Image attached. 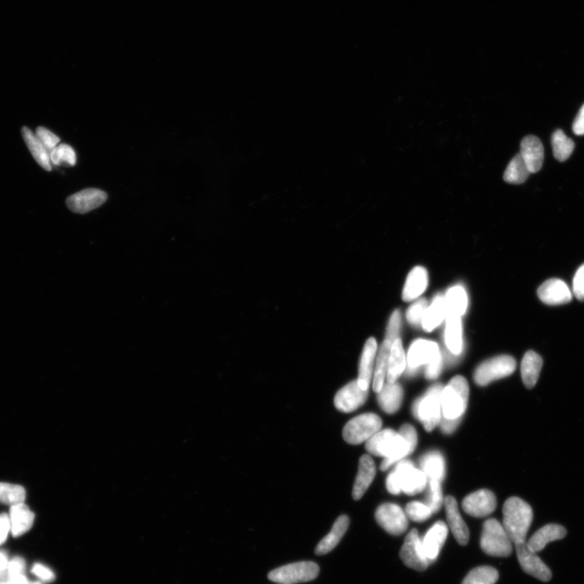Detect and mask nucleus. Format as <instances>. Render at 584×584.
<instances>
[{
    "mask_svg": "<svg viewBox=\"0 0 584 584\" xmlns=\"http://www.w3.org/2000/svg\"><path fill=\"white\" fill-rule=\"evenodd\" d=\"M407 359L401 339H397L391 345L389 366L387 374V382L395 383L405 370Z\"/></svg>",
    "mask_w": 584,
    "mask_h": 584,
    "instance_id": "obj_30",
    "label": "nucleus"
},
{
    "mask_svg": "<svg viewBox=\"0 0 584 584\" xmlns=\"http://www.w3.org/2000/svg\"><path fill=\"white\" fill-rule=\"evenodd\" d=\"M349 524L350 520L347 515L340 516L334 524L331 532L317 544L315 553L321 556L331 552L341 541L348 529Z\"/></svg>",
    "mask_w": 584,
    "mask_h": 584,
    "instance_id": "obj_27",
    "label": "nucleus"
},
{
    "mask_svg": "<svg viewBox=\"0 0 584 584\" xmlns=\"http://www.w3.org/2000/svg\"><path fill=\"white\" fill-rule=\"evenodd\" d=\"M519 155L531 174L540 171L543 166L544 151L541 140L536 136H527L522 140Z\"/></svg>",
    "mask_w": 584,
    "mask_h": 584,
    "instance_id": "obj_18",
    "label": "nucleus"
},
{
    "mask_svg": "<svg viewBox=\"0 0 584 584\" xmlns=\"http://www.w3.org/2000/svg\"><path fill=\"white\" fill-rule=\"evenodd\" d=\"M512 544L504 527L497 519L485 522L480 547L486 554L492 557H508L512 553Z\"/></svg>",
    "mask_w": 584,
    "mask_h": 584,
    "instance_id": "obj_6",
    "label": "nucleus"
},
{
    "mask_svg": "<svg viewBox=\"0 0 584 584\" xmlns=\"http://www.w3.org/2000/svg\"><path fill=\"white\" fill-rule=\"evenodd\" d=\"M498 572L492 566H480L468 573L462 584H495Z\"/></svg>",
    "mask_w": 584,
    "mask_h": 584,
    "instance_id": "obj_38",
    "label": "nucleus"
},
{
    "mask_svg": "<svg viewBox=\"0 0 584 584\" xmlns=\"http://www.w3.org/2000/svg\"><path fill=\"white\" fill-rule=\"evenodd\" d=\"M428 286V273L422 266H417L408 275L402 291V299L406 302L421 297Z\"/></svg>",
    "mask_w": 584,
    "mask_h": 584,
    "instance_id": "obj_24",
    "label": "nucleus"
},
{
    "mask_svg": "<svg viewBox=\"0 0 584 584\" xmlns=\"http://www.w3.org/2000/svg\"><path fill=\"white\" fill-rule=\"evenodd\" d=\"M22 137L35 158L38 165H40L48 172L52 171V162H50V152L46 149L40 141L37 138L35 133H33L29 128L23 127L21 129Z\"/></svg>",
    "mask_w": 584,
    "mask_h": 584,
    "instance_id": "obj_28",
    "label": "nucleus"
},
{
    "mask_svg": "<svg viewBox=\"0 0 584 584\" xmlns=\"http://www.w3.org/2000/svg\"><path fill=\"white\" fill-rule=\"evenodd\" d=\"M465 512L476 518H483L495 512L497 499L495 493L480 490L465 497L462 504Z\"/></svg>",
    "mask_w": 584,
    "mask_h": 584,
    "instance_id": "obj_14",
    "label": "nucleus"
},
{
    "mask_svg": "<svg viewBox=\"0 0 584 584\" xmlns=\"http://www.w3.org/2000/svg\"><path fill=\"white\" fill-rule=\"evenodd\" d=\"M429 307L426 299H421L414 303L407 311V319L412 325H421L425 311Z\"/></svg>",
    "mask_w": 584,
    "mask_h": 584,
    "instance_id": "obj_43",
    "label": "nucleus"
},
{
    "mask_svg": "<svg viewBox=\"0 0 584 584\" xmlns=\"http://www.w3.org/2000/svg\"><path fill=\"white\" fill-rule=\"evenodd\" d=\"M9 575L7 570L0 571V583L9 582Z\"/></svg>",
    "mask_w": 584,
    "mask_h": 584,
    "instance_id": "obj_54",
    "label": "nucleus"
},
{
    "mask_svg": "<svg viewBox=\"0 0 584 584\" xmlns=\"http://www.w3.org/2000/svg\"><path fill=\"white\" fill-rule=\"evenodd\" d=\"M445 507L448 524L453 536L461 546H466L469 541V530L458 512L456 498L451 496L446 497Z\"/></svg>",
    "mask_w": 584,
    "mask_h": 584,
    "instance_id": "obj_21",
    "label": "nucleus"
},
{
    "mask_svg": "<svg viewBox=\"0 0 584 584\" xmlns=\"http://www.w3.org/2000/svg\"><path fill=\"white\" fill-rule=\"evenodd\" d=\"M566 536V530L563 526L554 524H547L539 529L531 537L529 542H527V547L533 552H540L549 542L561 540Z\"/></svg>",
    "mask_w": 584,
    "mask_h": 584,
    "instance_id": "obj_25",
    "label": "nucleus"
},
{
    "mask_svg": "<svg viewBox=\"0 0 584 584\" xmlns=\"http://www.w3.org/2000/svg\"><path fill=\"white\" fill-rule=\"evenodd\" d=\"M422 472L429 480L441 482L445 475V461L441 453L433 451L426 453L421 459Z\"/></svg>",
    "mask_w": 584,
    "mask_h": 584,
    "instance_id": "obj_33",
    "label": "nucleus"
},
{
    "mask_svg": "<svg viewBox=\"0 0 584 584\" xmlns=\"http://www.w3.org/2000/svg\"><path fill=\"white\" fill-rule=\"evenodd\" d=\"M542 365L543 360L535 351H529L524 355L521 364V375L527 389L535 387L540 377Z\"/></svg>",
    "mask_w": 584,
    "mask_h": 584,
    "instance_id": "obj_29",
    "label": "nucleus"
},
{
    "mask_svg": "<svg viewBox=\"0 0 584 584\" xmlns=\"http://www.w3.org/2000/svg\"><path fill=\"white\" fill-rule=\"evenodd\" d=\"M35 134L39 141H41L50 153L52 152L56 146L60 145V139L59 137L46 128H37Z\"/></svg>",
    "mask_w": 584,
    "mask_h": 584,
    "instance_id": "obj_45",
    "label": "nucleus"
},
{
    "mask_svg": "<svg viewBox=\"0 0 584 584\" xmlns=\"http://www.w3.org/2000/svg\"><path fill=\"white\" fill-rule=\"evenodd\" d=\"M32 572L33 575L45 583H52L55 580L54 572L43 564L36 563L33 565Z\"/></svg>",
    "mask_w": 584,
    "mask_h": 584,
    "instance_id": "obj_47",
    "label": "nucleus"
},
{
    "mask_svg": "<svg viewBox=\"0 0 584 584\" xmlns=\"http://www.w3.org/2000/svg\"><path fill=\"white\" fill-rule=\"evenodd\" d=\"M573 293L578 300L584 302V264L578 268L573 280Z\"/></svg>",
    "mask_w": 584,
    "mask_h": 584,
    "instance_id": "obj_46",
    "label": "nucleus"
},
{
    "mask_svg": "<svg viewBox=\"0 0 584 584\" xmlns=\"http://www.w3.org/2000/svg\"><path fill=\"white\" fill-rule=\"evenodd\" d=\"M50 162L55 166H75L77 155L75 150L67 144H60L50 153Z\"/></svg>",
    "mask_w": 584,
    "mask_h": 584,
    "instance_id": "obj_39",
    "label": "nucleus"
},
{
    "mask_svg": "<svg viewBox=\"0 0 584 584\" xmlns=\"http://www.w3.org/2000/svg\"><path fill=\"white\" fill-rule=\"evenodd\" d=\"M503 527L513 543L526 541L533 519L531 507L521 498L510 497L503 506Z\"/></svg>",
    "mask_w": 584,
    "mask_h": 584,
    "instance_id": "obj_2",
    "label": "nucleus"
},
{
    "mask_svg": "<svg viewBox=\"0 0 584 584\" xmlns=\"http://www.w3.org/2000/svg\"><path fill=\"white\" fill-rule=\"evenodd\" d=\"M319 566L313 561H299L279 567L269 573L270 581L280 584H297L314 580L319 575Z\"/></svg>",
    "mask_w": 584,
    "mask_h": 584,
    "instance_id": "obj_9",
    "label": "nucleus"
},
{
    "mask_svg": "<svg viewBox=\"0 0 584 584\" xmlns=\"http://www.w3.org/2000/svg\"><path fill=\"white\" fill-rule=\"evenodd\" d=\"M446 317H461L468 307L467 293L461 287H453L447 292L445 297Z\"/></svg>",
    "mask_w": 584,
    "mask_h": 584,
    "instance_id": "obj_34",
    "label": "nucleus"
},
{
    "mask_svg": "<svg viewBox=\"0 0 584 584\" xmlns=\"http://www.w3.org/2000/svg\"><path fill=\"white\" fill-rule=\"evenodd\" d=\"M391 345L392 344L385 339L378 353L373 382V391L377 394L382 390L385 384V378L387 377Z\"/></svg>",
    "mask_w": 584,
    "mask_h": 584,
    "instance_id": "obj_32",
    "label": "nucleus"
},
{
    "mask_svg": "<svg viewBox=\"0 0 584 584\" xmlns=\"http://www.w3.org/2000/svg\"><path fill=\"white\" fill-rule=\"evenodd\" d=\"M26 569V561L23 558L16 557L9 561L7 571L9 572V578L16 575L24 574Z\"/></svg>",
    "mask_w": 584,
    "mask_h": 584,
    "instance_id": "obj_48",
    "label": "nucleus"
},
{
    "mask_svg": "<svg viewBox=\"0 0 584 584\" xmlns=\"http://www.w3.org/2000/svg\"><path fill=\"white\" fill-rule=\"evenodd\" d=\"M446 343L453 354H461L463 348V327L461 317H446Z\"/></svg>",
    "mask_w": 584,
    "mask_h": 584,
    "instance_id": "obj_35",
    "label": "nucleus"
},
{
    "mask_svg": "<svg viewBox=\"0 0 584 584\" xmlns=\"http://www.w3.org/2000/svg\"><path fill=\"white\" fill-rule=\"evenodd\" d=\"M9 563L8 556L3 552H0V571L7 570Z\"/></svg>",
    "mask_w": 584,
    "mask_h": 584,
    "instance_id": "obj_53",
    "label": "nucleus"
},
{
    "mask_svg": "<svg viewBox=\"0 0 584 584\" xmlns=\"http://www.w3.org/2000/svg\"><path fill=\"white\" fill-rule=\"evenodd\" d=\"M400 558L407 567L419 571L426 570L430 565L425 557L422 539L417 529H412L406 536L400 550Z\"/></svg>",
    "mask_w": 584,
    "mask_h": 584,
    "instance_id": "obj_12",
    "label": "nucleus"
},
{
    "mask_svg": "<svg viewBox=\"0 0 584 584\" xmlns=\"http://www.w3.org/2000/svg\"><path fill=\"white\" fill-rule=\"evenodd\" d=\"M375 517L378 524L391 535L400 536L407 530V515L398 505H381L377 509Z\"/></svg>",
    "mask_w": 584,
    "mask_h": 584,
    "instance_id": "obj_10",
    "label": "nucleus"
},
{
    "mask_svg": "<svg viewBox=\"0 0 584 584\" xmlns=\"http://www.w3.org/2000/svg\"><path fill=\"white\" fill-rule=\"evenodd\" d=\"M538 297L549 305H561L569 303L573 294L566 283L558 279L549 280L538 289Z\"/></svg>",
    "mask_w": 584,
    "mask_h": 584,
    "instance_id": "obj_16",
    "label": "nucleus"
},
{
    "mask_svg": "<svg viewBox=\"0 0 584 584\" xmlns=\"http://www.w3.org/2000/svg\"><path fill=\"white\" fill-rule=\"evenodd\" d=\"M376 465L370 456L364 455L360 458L358 473H357L353 490L354 500L358 501L365 495L368 487L376 475Z\"/></svg>",
    "mask_w": 584,
    "mask_h": 584,
    "instance_id": "obj_22",
    "label": "nucleus"
},
{
    "mask_svg": "<svg viewBox=\"0 0 584 584\" xmlns=\"http://www.w3.org/2000/svg\"><path fill=\"white\" fill-rule=\"evenodd\" d=\"M573 132L577 136L584 135V104L573 123Z\"/></svg>",
    "mask_w": 584,
    "mask_h": 584,
    "instance_id": "obj_51",
    "label": "nucleus"
},
{
    "mask_svg": "<svg viewBox=\"0 0 584 584\" xmlns=\"http://www.w3.org/2000/svg\"><path fill=\"white\" fill-rule=\"evenodd\" d=\"M31 584H43V583L41 582H39V581H35V582L31 583Z\"/></svg>",
    "mask_w": 584,
    "mask_h": 584,
    "instance_id": "obj_55",
    "label": "nucleus"
},
{
    "mask_svg": "<svg viewBox=\"0 0 584 584\" xmlns=\"http://www.w3.org/2000/svg\"><path fill=\"white\" fill-rule=\"evenodd\" d=\"M11 531V521L7 514H0V546L7 540Z\"/></svg>",
    "mask_w": 584,
    "mask_h": 584,
    "instance_id": "obj_50",
    "label": "nucleus"
},
{
    "mask_svg": "<svg viewBox=\"0 0 584 584\" xmlns=\"http://www.w3.org/2000/svg\"><path fill=\"white\" fill-rule=\"evenodd\" d=\"M368 397V390H362L356 380L338 391L334 404L338 411L350 413L364 405Z\"/></svg>",
    "mask_w": 584,
    "mask_h": 584,
    "instance_id": "obj_13",
    "label": "nucleus"
},
{
    "mask_svg": "<svg viewBox=\"0 0 584 584\" xmlns=\"http://www.w3.org/2000/svg\"><path fill=\"white\" fill-rule=\"evenodd\" d=\"M469 385L463 376L452 378L441 392L442 415L448 419L463 417L467 409Z\"/></svg>",
    "mask_w": 584,
    "mask_h": 584,
    "instance_id": "obj_4",
    "label": "nucleus"
},
{
    "mask_svg": "<svg viewBox=\"0 0 584 584\" xmlns=\"http://www.w3.org/2000/svg\"><path fill=\"white\" fill-rule=\"evenodd\" d=\"M441 357L438 344L428 340L418 339L408 351L407 361L411 368H417L423 365H427Z\"/></svg>",
    "mask_w": 584,
    "mask_h": 584,
    "instance_id": "obj_17",
    "label": "nucleus"
},
{
    "mask_svg": "<svg viewBox=\"0 0 584 584\" xmlns=\"http://www.w3.org/2000/svg\"><path fill=\"white\" fill-rule=\"evenodd\" d=\"M9 583V584H31L24 574L11 577Z\"/></svg>",
    "mask_w": 584,
    "mask_h": 584,
    "instance_id": "obj_52",
    "label": "nucleus"
},
{
    "mask_svg": "<svg viewBox=\"0 0 584 584\" xmlns=\"http://www.w3.org/2000/svg\"><path fill=\"white\" fill-rule=\"evenodd\" d=\"M106 199L105 192L98 189H87L67 197V206L72 212L87 214L104 205Z\"/></svg>",
    "mask_w": 584,
    "mask_h": 584,
    "instance_id": "obj_15",
    "label": "nucleus"
},
{
    "mask_svg": "<svg viewBox=\"0 0 584 584\" xmlns=\"http://www.w3.org/2000/svg\"><path fill=\"white\" fill-rule=\"evenodd\" d=\"M406 514L410 519L415 522L426 521L433 514L431 509L424 503L412 502L407 505Z\"/></svg>",
    "mask_w": 584,
    "mask_h": 584,
    "instance_id": "obj_42",
    "label": "nucleus"
},
{
    "mask_svg": "<svg viewBox=\"0 0 584 584\" xmlns=\"http://www.w3.org/2000/svg\"><path fill=\"white\" fill-rule=\"evenodd\" d=\"M516 553L519 563L527 574L537 578L542 582L551 580L552 573L542 560L538 557L536 553L531 551L527 547L526 541L515 543Z\"/></svg>",
    "mask_w": 584,
    "mask_h": 584,
    "instance_id": "obj_11",
    "label": "nucleus"
},
{
    "mask_svg": "<svg viewBox=\"0 0 584 584\" xmlns=\"http://www.w3.org/2000/svg\"><path fill=\"white\" fill-rule=\"evenodd\" d=\"M443 388L441 384L434 385L426 393L414 402L412 406L414 417L422 422L427 432H431L440 424L441 419V397Z\"/></svg>",
    "mask_w": 584,
    "mask_h": 584,
    "instance_id": "obj_5",
    "label": "nucleus"
},
{
    "mask_svg": "<svg viewBox=\"0 0 584 584\" xmlns=\"http://www.w3.org/2000/svg\"><path fill=\"white\" fill-rule=\"evenodd\" d=\"M442 502H443V498H442L441 482L429 480L424 504L426 505L433 514H435L439 512Z\"/></svg>",
    "mask_w": 584,
    "mask_h": 584,
    "instance_id": "obj_41",
    "label": "nucleus"
},
{
    "mask_svg": "<svg viewBox=\"0 0 584 584\" xmlns=\"http://www.w3.org/2000/svg\"><path fill=\"white\" fill-rule=\"evenodd\" d=\"M11 532L14 537H19L29 531L35 521V514L24 503L11 506Z\"/></svg>",
    "mask_w": 584,
    "mask_h": 584,
    "instance_id": "obj_23",
    "label": "nucleus"
},
{
    "mask_svg": "<svg viewBox=\"0 0 584 584\" xmlns=\"http://www.w3.org/2000/svg\"><path fill=\"white\" fill-rule=\"evenodd\" d=\"M365 449L370 455L384 457L381 470H387L391 465L410 456L416 448L408 444L400 433L387 429L380 430L370 440H368Z\"/></svg>",
    "mask_w": 584,
    "mask_h": 584,
    "instance_id": "obj_1",
    "label": "nucleus"
},
{
    "mask_svg": "<svg viewBox=\"0 0 584 584\" xmlns=\"http://www.w3.org/2000/svg\"><path fill=\"white\" fill-rule=\"evenodd\" d=\"M427 476L417 469L410 461H401L387 478V487L390 492H404L413 496L424 490L427 486Z\"/></svg>",
    "mask_w": 584,
    "mask_h": 584,
    "instance_id": "obj_3",
    "label": "nucleus"
},
{
    "mask_svg": "<svg viewBox=\"0 0 584 584\" xmlns=\"http://www.w3.org/2000/svg\"><path fill=\"white\" fill-rule=\"evenodd\" d=\"M378 351V343L374 338L367 340L360 356L359 374L357 382L359 387L364 390H368L373 377L374 360Z\"/></svg>",
    "mask_w": 584,
    "mask_h": 584,
    "instance_id": "obj_20",
    "label": "nucleus"
},
{
    "mask_svg": "<svg viewBox=\"0 0 584 584\" xmlns=\"http://www.w3.org/2000/svg\"><path fill=\"white\" fill-rule=\"evenodd\" d=\"M552 145L554 157L559 162L568 160L575 149L574 141L567 137L561 129L556 130L553 133Z\"/></svg>",
    "mask_w": 584,
    "mask_h": 584,
    "instance_id": "obj_37",
    "label": "nucleus"
},
{
    "mask_svg": "<svg viewBox=\"0 0 584 584\" xmlns=\"http://www.w3.org/2000/svg\"><path fill=\"white\" fill-rule=\"evenodd\" d=\"M382 426V419L376 414H362L346 424L343 431V439L348 444L359 445L370 440Z\"/></svg>",
    "mask_w": 584,
    "mask_h": 584,
    "instance_id": "obj_7",
    "label": "nucleus"
},
{
    "mask_svg": "<svg viewBox=\"0 0 584 584\" xmlns=\"http://www.w3.org/2000/svg\"><path fill=\"white\" fill-rule=\"evenodd\" d=\"M402 400H404V390L400 384L396 382L384 384L382 390L378 393L380 407L390 415L400 410Z\"/></svg>",
    "mask_w": 584,
    "mask_h": 584,
    "instance_id": "obj_26",
    "label": "nucleus"
},
{
    "mask_svg": "<svg viewBox=\"0 0 584 584\" xmlns=\"http://www.w3.org/2000/svg\"><path fill=\"white\" fill-rule=\"evenodd\" d=\"M26 490L20 485L0 483V502L13 506L16 504L24 503Z\"/></svg>",
    "mask_w": 584,
    "mask_h": 584,
    "instance_id": "obj_40",
    "label": "nucleus"
},
{
    "mask_svg": "<svg viewBox=\"0 0 584 584\" xmlns=\"http://www.w3.org/2000/svg\"><path fill=\"white\" fill-rule=\"evenodd\" d=\"M448 535V527L444 522L438 521L431 527L422 540L425 557L433 563L438 558Z\"/></svg>",
    "mask_w": 584,
    "mask_h": 584,
    "instance_id": "obj_19",
    "label": "nucleus"
},
{
    "mask_svg": "<svg viewBox=\"0 0 584 584\" xmlns=\"http://www.w3.org/2000/svg\"><path fill=\"white\" fill-rule=\"evenodd\" d=\"M0 584H9V582H4V583H0Z\"/></svg>",
    "mask_w": 584,
    "mask_h": 584,
    "instance_id": "obj_56",
    "label": "nucleus"
},
{
    "mask_svg": "<svg viewBox=\"0 0 584 584\" xmlns=\"http://www.w3.org/2000/svg\"><path fill=\"white\" fill-rule=\"evenodd\" d=\"M461 421L462 417L457 419H448L442 417L440 422L441 429L445 434H451L455 432V430L458 428V424H461Z\"/></svg>",
    "mask_w": 584,
    "mask_h": 584,
    "instance_id": "obj_49",
    "label": "nucleus"
},
{
    "mask_svg": "<svg viewBox=\"0 0 584 584\" xmlns=\"http://www.w3.org/2000/svg\"><path fill=\"white\" fill-rule=\"evenodd\" d=\"M401 323L402 319L400 310L394 311V313L390 316L387 329V334H385V340H387L391 344H393L395 340L400 338Z\"/></svg>",
    "mask_w": 584,
    "mask_h": 584,
    "instance_id": "obj_44",
    "label": "nucleus"
},
{
    "mask_svg": "<svg viewBox=\"0 0 584 584\" xmlns=\"http://www.w3.org/2000/svg\"><path fill=\"white\" fill-rule=\"evenodd\" d=\"M446 319L445 297L438 294L432 304L429 306L422 320V327L425 331L431 332Z\"/></svg>",
    "mask_w": 584,
    "mask_h": 584,
    "instance_id": "obj_31",
    "label": "nucleus"
},
{
    "mask_svg": "<svg viewBox=\"0 0 584 584\" xmlns=\"http://www.w3.org/2000/svg\"><path fill=\"white\" fill-rule=\"evenodd\" d=\"M517 363L514 357L502 355L487 360L476 368L474 381L480 387H485L496 380L509 377L515 371Z\"/></svg>",
    "mask_w": 584,
    "mask_h": 584,
    "instance_id": "obj_8",
    "label": "nucleus"
},
{
    "mask_svg": "<svg viewBox=\"0 0 584 584\" xmlns=\"http://www.w3.org/2000/svg\"><path fill=\"white\" fill-rule=\"evenodd\" d=\"M530 174L523 158L519 154L509 162L504 172L503 179L507 183L520 184L525 182Z\"/></svg>",
    "mask_w": 584,
    "mask_h": 584,
    "instance_id": "obj_36",
    "label": "nucleus"
}]
</instances>
